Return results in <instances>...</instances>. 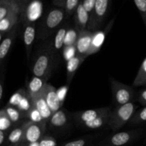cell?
I'll use <instances>...</instances> for the list:
<instances>
[{"label":"cell","mask_w":146,"mask_h":146,"mask_svg":"<svg viewBox=\"0 0 146 146\" xmlns=\"http://www.w3.org/2000/svg\"><path fill=\"white\" fill-rule=\"evenodd\" d=\"M146 122V106H144V108H141L138 111H136L135 113L134 114L133 117L131 121L129 122V124L131 125H141Z\"/></svg>","instance_id":"cell-28"},{"label":"cell","mask_w":146,"mask_h":146,"mask_svg":"<svg viewBox=\"0 0 146 146\" xmlns=\"http://www.w3.org/2000/svg\"><path fill=\"white\" fill-rule=\"evenodd\" d=\"M69 121L68 114L65 110L60 109L54 113L49 120L50 126L55 129H62L68 124Z\"/></svg>","instance_id":"cell-17"},{"label":"cell","mask_w":146,"mask_h":146,"mask_svg":"<svg viewBox=\"0 0 146 146\" xmlns=\"http://www.w3.org/2000/svg\"><path fill=\"white\" fill-rule=\"evenodd\" d=\"M46 123L27 121L24 123V145L39 142L46 131Z\"/></svg>","instance_id":"cell-6"},{"label":"cell","mask_w":146,"mask_h":146,"mask_svg":"<svg viewBox=\"0 0 146 146\" xmlns=\"http://www.w3.org/2000/svg\"><path fill=\"white\" fill-rule=\"evenodd\" d=\"M79 31L76 29H68L64 41V46L76 45Z\"/></svg>","instance_id":"cell-27"},{"label":"cell","mask_w":146,"mask_h":146,"mask_svg":"<svg viewBox=\"0 0 146 146\" xmlns=\"http://www.w3.org/2000/svg\"><path fill=\"white\" fill-rule=\"evenodd\" d=\"M94 31H89L88 29L81 31L78 33V39L76 43L77 54L86 56L88 57L89 56L90 50L92 45V40L94 37Z\"/></svg>","instance_id":"cell-7"},{"label":"cell","mask_w":146,"mask_h":146,"mask_svg":"<svg viewBox=\"0 0 146 146\" xmlns=\"http://www.w3.org/2000/svg\"><path fill=\"white\" fill-rule=\"evenodd\" d=\"M42 94L53 113L61 109L62 104L58 98L57 90L52 85L47 84Z\"/></svg>","instance_id":"cell-10"},{"label":"cell","mask_w":146,"mask_h":146,"mask_svg":"<svg viewBox=\"0 0 146 146\" xmlns=\"http://www.w3.org/2000/svg\"><path fill=\"white\" fill-rule=\"evenodd\" d=\"M67 93V87L66 86H64L60 88L59 89L57 90V94H58V98H59L60 101L62 104L64 102V100L65 98L66 95Z\"/></svg>","instance_id":"cell-39"},{"label":"cell","mask_w":146,"mask_h":146,"mask_svg":"<svg viewBox=\"0 0 146 146\" xmlns=\"http://www.w3.org/2000/svg\"><path fill=\"white\" fill-rule=\"evenodd\" d=\"M39 146H57V142L55 138L50 135H45L38 142Z\"/></svg>","instance_id":"cell-35"},{"label":"cell","mask_w":146,"mask_h":146,"mask_svg":"<svg viewBox=\"0 0 146 146\" xmlns=\"http://www.w3.org/2000/svg\"><path fill=\"white\" fill-rule=\"evenodd\" d=\"M32 107V101H31V97L29 96V95L28 92L27 91L24 94L21 99L20 100L17 108H18L23 114L27 115L29 113V111L31 109Z\"/></svg>","instance_id":"cell-25"},{"label":"cell","mask_w":146,"mask_h":146,"mask_svg":"<svg viewBox=\"0 0 146 146\" xmlns=\"http://www.w3.org/2000/svg\"><path fill=\"white\" fill-rule=\"evenodd\" d=\"M66 1V0H53V4L59 8H64L65 7Z\"/></svg>","instance_id":"cell-41"},{"label":"cell","mask_w":146,"mask_h":146,"mask_svg":"<svg viewBox=\"0 0 146 146\" xmlns=\"http://www.w3.org/2000/svg\"><path fill=\"white\" fill-rule=\"evenodd\" d=\"M68 29L69 28H68L66 26H64L58 29L57 31L55 38H54V44H53V47L56 53H58V51H61L62 48H64L65 37Z\"/></svg>","instance_id":"cell-20"},{"label":"cell","mask_w":146,"mask_h":146,"mask_svg":"<svg viewBox=\"0 0 146 146\" xmlns=\"http://www.w3.org/2000/svg\"><path fill=\"white\" fill-rule=\"evenodd\" d=\"M25 92L26 91L24 89H20L19 90V91H17L16 93H14V94L11 96V98H10L9 101V105L17 107L20 100L21 99L23 95H24V94Z\"/></svg>","instance_id":"cell-33"},{"label":"cell","mask_w":146,"mask_h":146,"mask_svg":"<svg viewBox=\"0 0 146 146\" xmlns=\"http://www.w3.org/2000/svg\"><path fill=\"white\" fill-rule=\"evenodd\" d=\"M24 123L12 128L8 133L7 143H8L9 146H20L24 145Z\"/></svg>","instance_id":"cell-13"},{"label":"cell","mask_w":146,"mask_h":146,"mask_svg":"<svg viewBox=\"0 0 146 146\" xmlns=\"http://www.w3.org/2000/svg\"><path fill=\"white\" fill-rule=\"evenodd\" d=\"M79 4V0H66L64 7L66 16H70L74 14V11H76Z\"/></svg>","instance_id":"cell-30"},{"label":"cell","mask_w":146,"mask_h":146,"mask_svg":"<svg viewBox=\"0 0 146 146\" xmlns=\"http://www.w3.org/2000/svg\"><path fill=\"white\" fill-rule=\"evenodd\" d=\"M89 20L90 14L84 9L82 3H80L76 11V29L78 31L87 29Z\"/></svg>","instance_id":"cell-15"},{"label":"cell","mask_w":146,"mask_h":146,"mask_svg":"<svg viewBox=\"0 0 146 146\" xmlns=\"http://www.w3.org/2000/svg\"><path fill=\"white\" fill-rule=\"evenodd\" d=\"M96 1V0H84L83 1L82 4L84 6V9L89 13L90 15L94 11V8H95Z\"/></svg>","instance_id":"cell-36"},{"label":"cell","mask_w":146,"mask_h":146,"mask_svg":"<svg viewBox=\"0 0 146 146\" xmlns=\"http://www.w3.org/2000/svg\"><path fill=\"white\" fill-rule=\"evenodd\" d=\"M31 101H32L33 106L35 107L39 111L40 114L41 115L42 118H44L45 122H48L50 118L52 116L53 112L48 107L42 93L36 96L31 97Z\"/></svg>","instance_id":"cell-11"},{"label":"cell","mask_w":146,"mask_h":146,"mask_svg":"<svg viewBox=\"0 0 146 146\" xmlns=\"http://www.w3.org/2000/svg\"><path fill=\"white\" fill-rule=\"evenodd\" d=\"M105 31H94V37L92 40V45L91 48L90 50L89 56L91 54H96L98 52L101 48V46L103 45L105 38Z\"/></svg>","instance_id":"cell-22"},{"label":"cell","mask_w":146,"mask_h":146,"mask_svg":"<svg viewBox=\"0 0 146 146\" xmlns=\"http://www.w3.org/2000/svg\"><path fill=\"white\" fill-rule=\"evenodd\" d=\"M3 96H4V84L1 82L0 84V100H2Z\"/></svg>","instance_id":"cell-42"},{"label":"cell","mask_w":146,"mask_h":146,"mask_svg":"<svg viewBox=\"0 0 146 146\" xmlns=\"http://www.w3.org/2000/svg\"><path fill=\"white\" fill-rule=\"evenodd\" d=\"M36 36V27L35 24L32 22H27L24 25V34H23V38H24V43L25 45L26 52L28 58H29L30 54L31 51L33 44L35 40Z\"/></svg>","instance_id":"cell-14"},{"label":"cell","mask_w":146,"mask_h":146,"mask_svg":"<svg viewBox=\"0 0 146 146\" xmlns=\"http://www.w3.org/2000/svg\"><path fill=\"white\" fill-rule=\"evenodd\" d=\"M138 102L143 106H146V88L141 90L138 94Z\"/></svg>","instance_id":"cell-38"},{"label":"cell","mask_w":146,"mask_h":146,"mask_svg":"<svg viewBox=\"0 0 146 146\" xmlns=\"http://www.w3.org/2000/svg\"><path fill=\"white\" fill-rule=\"evenodd\" d=\"M3 108H4L5 112L7 113V115L9 116V118H10V120L12 121V123L14 124H17L18 123H19L21 118L24 115V114L20 111V110L18 108H17L15 106H13L7 104Z\"/></svg>","instance_id":"cell-23"},{"label":"cell","mask_w":146,"mask_h":146,"mask_svg":"<svg viewBox=\"0 0 146 146\" xmlns=\"http://www.w3.org/2000/svg\"><path fill=\"white\" fill-rule=\"evenodd\" d=\"M136 105L133 102L116 106L110 113L108 125L113 131H118L131 121L136 112Z\"/></svg>","instance_id":"cell-2"},{"label":"cell","mask_w":146,"mask_h":146,"mask_svg":"<svg viewBox=\"0 0 146 146\" xmlns=\"http://www.w3.org/2000/svg\"><path fill=\"white\" fill-rule=\"evenodd\" d=\"M26 146H39V144L38 143H30V144H27Z\"/></svg>","instance_id":"cell-43"},{"label":"cell","mask_w":146,"mask_h":146,"mask_svg":"<svg viewBox=\"0 0 146 146\" xmlns=\"http://www.w3.org/2000/svg\"><path fill=\"white\" fill-rule=\"evenodd\" d=\"M10 0H0V20L6 18L9 12Z\"/></svg>","instance_id":"cell-34"},{"label":"cell","mask_w":146,"mask_h":146,"mask_svg":"<svg viewBox=\"0 0 146 146\" xmlns=\"http://www.w3.org/2000/svg\"><path fill=\"white\" fill-rule=\"evenodd\" d=\"M146 85V57L140 66L133 81V86H142Z\"/></svg>","instance_id":"cell-24"},{"label":"cell","mask_w":146,"mask_h":146,"mask_svg":"<svg viewBox=\"0 0 146 146\" xmlns=\"http://www.w3.org/2000/svg\"><path fill=\"white\" fill-rule=\"evenodd\" d=\"M46 81V78L34 76L27 86V92L29 96L34 97L41 94L47 84Z\"/></svg>","instance_id":"cell-16"},{"label":"cell","mask_w":146,"mask_h":146,"mask_svg":"<svg viewBox=\"0 0 146 146\" xmlns=\"http://www.w3.org/2000/svg\"><path fill=\"white\" fill-rule=\"evenodd\" d=\"M27 116L28 117L29 121H31V122L36 123L46 124V123L45 122L44 118H42L41 115L40 114L39 111L34 106H33L32 108H31V109L29 111L28 113L27 114Z\"/></svg>","instance_id":"cell-29"},{"label":"cell","mask_w":146,"mask_h":146,"mask_svg":"<svg viewBox=\"0 0 146 146\" xmlns=\"http://www.w3.org/2000/svg\"><path fill=\"white\" fill-rule=\"evenodd\" d=\"M13 125L14 124L9 118L4 108H2L0 111V131L9 133V131L11 130V128Z\"/></svg>","instance_id":"cell-26"},{"label":"cell","mask_w":146,"mask_h":146,"mask_svg":"<svg viewBox=\"0 0 146 146\" xmlns=\"http://www.w3.org/2000/svg\"><path fill=\"white\" fill-rule=\"evenodd\" d=\"M56 54L53 45H48L39 50L31 67L33 75L48 80L55 65Z\"/></svg>","instance_id":"cell-1"},{"label":"cell","mask_w":146,"mask_h":146,"mask_svg":"<svg viewBox=\"0 0 146 146\" xmlns=\"http://www.w3.org/2000/svg\"><path fill=\"white\" fill-rule=\"evenodd\" d=\"M7 135L8 133L0 131V145L1 146H3L4 143L7 142Z\"/></svg>","instance_id":"cell-40"},{"label":"cell","mask_w":146,"mask_h":146,"mask_svg":"<svg viewBox=\"0 0 146 146\" xmlns=\"http://www.w3.org/2000/svg\"><path fill=\"white\" fill-rule=\"evenodd\" d=\"M65 9L62 8L51 9L47 14L39 33L41 38H45L50 35L54 30L56 29L64 20L65 17Z\"/></svg>","instance_id":"cell-4"},{"label":"cell","mask_w":146,"mask_h":146,"mask_svg":"<svg viewBox=\"0 0 146 146\" xmlns=\"http://www.w3.org/2000/svg\"><path fill=\"white\" fill-rule=\"evenodd\" d=\"M146 28V0H133Z\"/></svg>","instance_id":"cell-32"},{"label":"cell","mask_w":146,"mask_h":146,"mask_svg":"<svg viewBox=\"0 0 146 146\" xmlns=\"http://www.w3.org/2000/svg\"><path fill=\"white\" fill-rule=\"evenodd\" d=\"M87 143H88V141L85 138H79V139L69 141L64 144V146H86Z\"/></svg>","instance_id":"cell-37"},{"label":"cell","mask_w":146,"mask_h":146,"mask_svg":"<svg viewBox=\"0 0 146 146\" xmlns=\"http://www.w3.org/2000/svg\"><path fill=\"white\" fill-rule=\"evenodd\" d=\"M21 19L15 16L9 15L6 18L0 20V33H1V39L4 36H6L14 28L17 27Z\"/></svg>","instance_id":"cell-19"},{"label":"cell","mask_w":146,"mask_h":146,"mask_svg":"<svg viewBox=\"0 0 146 146\" xmlns=\"http://www.w3.org/2000/svg\"><path fill=\"white\" fill-rule=\"evenodd\" d=\"M137 133V131L116 133L104 141V146H125L136 138Z\"/></svg>","instance_id":"cell-9"},{"label":"cell","mask_w":146,"mask_h":146,"mask_svg":"<svg viewBox=\"0 0 146 146\" xmlns=\"http://www.w3.org/2000/svg\"><path fill=\"white\" fill-rule=\"evenodd\" d=\"M111 112V111H110V112L104 114V115H101V116L93 120V121L85 123L82 124V125L85 128H88V129H98V128L104 126L105 125H108Z\"/></svg>","instance_id":"cell-21"},{"label":"cell","mask_w":146,"mask_h":146,"mask_svg":"<svg viewBox=\"0 0 146 146\" xmlns=\"http://www.w3.org/2000/svg\"><path fill=\"white\" fill-rule=\"evenodd\" d=\"M16 35H17V27L13 29L4 36V38L1 39V44H0V62L1 64L4 62V60L7 57L14 44Z\"/></svg>","instance_id":"cell-12"},{"label":"cell","mask_w":146,"mask_h":146,"mask_svg":"<svg viewBox=\"0 0 146 146\" xmlns=\"http://www.w3.org/2000/svg\"><path fill=\"white\" fill-rule=\"evenodd\" d=\"M109 0H96L94 11L90 15L89 23L87 29L96 31L101 27L108 11Z\"/></svg>","instance_id":"cell-5"},{"label":"cell","mask_w":146,"mask_h":146,"mask_svg":"<svg viewBox=\"0 0 146 146\" xmlns=\"http://www.w3.org/2000/svg\"><path fill=\"white\" fill-rule=\"evenodd\" d=\"M20 146H26V145H20Z\"/></svg>","instance_id":"cell-44"},{"label":"cell","mask_w":146,"mask_h":146,"mask_svg":"<svg viewBox=\"0 0 146 146\" xmlns=\"http://www.w3.org/2000/svg\"><path fill=\"white\" fill-rule=\"evenodd\" d=\"M109 82L114 103L117 106L131 102L134 97V91L131 86L113 78H110Z\"/></svg>","instance_id":"cell-3"},{"label":"cell","mask_w":146,"mask_h":146,"mask_svg":"<svg viewBox=\"0 0 146 146\" xmlns=\"http://www.w3.org/2000/svg\"><path fill=\"white\" fill-rule=\"evenodd\" d=\"M77 55V51L76 46H67L63 48V56L66 61H69L71 58H74Z\"/></svg>","instance_id":"cell-31"},{"label":"cell","mask_w":146,"mask_h":146,"mask_svg":"<svg viewBox=\"0 0 146 146\" xmlns=\"http://www.w3.org/2000/svg\"><path fill=\"white\" fill-rule=\"evenodd\" d=\"M87 56H86L77 54L74 58H71L69 61H67L66 64V76H67V84H69L72 81L76 72L79 68L83 62L85 61Z\"/></svg>","instance_id":"cell-18"},{"label":"cell","mask_w":146,"mask_h":146,"mask_svg":"<svg viewBox=\"0 0 146 146\" xmlns=\"http://www.w3.org/2000/svg\"><path fill=\"white\" fill-rule=\"evenodd\" d=\"M111 111V108L106 107V108H99L96 109H90L86 111H77V112L73 113L72 118L74 121H76L80 125L88 122V121H93L96 118H98L101 115Z\"/></svg>","instance_id":"cell-8"}]
</instances>
